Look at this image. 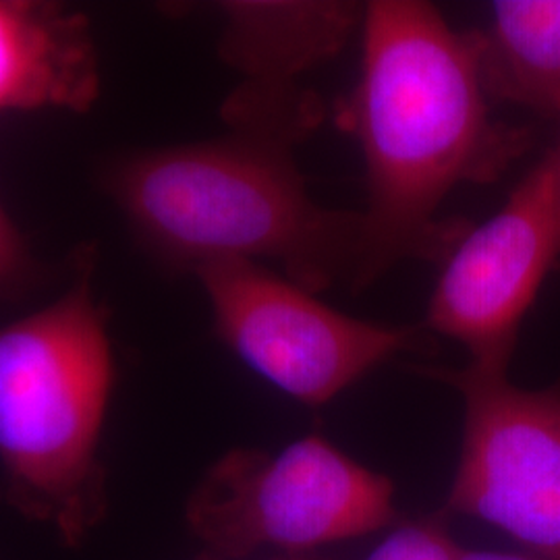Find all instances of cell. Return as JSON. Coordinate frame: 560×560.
Instances as JSON below:
<instances>
[{
  "label": "cell",
  "instance_id": "ba28073f",
  "mask_svg": "<svg viewBox=\"0 0 560 560\" xmlns=\"http://www.w3.org/2000/svg\"><path fill=\"white\" fill-rule=\"evenodd\" d=\"M217 11L222 60L243 78L222 117L231 131L293 148L320 122V104L301 90V78L339 55L365 9L340 0H231Z\"/></svg>",
  "mask_w": 560,
  "mask_h": 560
},
{
  "label": "cell",
  "instance_id": "52a82bcc",
  "mask_svg": "<svg viewBox=\"0 0 560 560\" xmlns=\"http://www.w3.org/2000/svg\"><path fill=\"white\" fill-rule=\"evenodd\" d=\"M560 258V143L520 180L501 210L444 258L425 328L457 340L471 368L506 374L520 328Z\"/></svg>",
  "mask_w": 560,
  "mask_h": 560
},
{
  "label": "cell",
  "instance_id": "4fadbf2b",
  "mask_svg": "<svg viewBox=\"0 0 560 560\" xmlns=\"http://www.w3.org/2000/svg\"><path fill=\"white\" fill-rule=\"evenodd\" d=\"M459 560H541L532 555L513 552H492V550H460Z\"/></svg>",
  "mask_w": 560,
  "mask_h": 560
},
{
  "label": "cell",
  "instance_id": "30bf717a",
  "mask_svg": "<svg viewBox=\"0 0 560 560\" xmlns=\"http://www.w3.org/2000/svg\"><path fill=\"white\" fill-rule=\"evenodd\" d=\"M492 98L560 120V0H501L476 32Z\"/></svg>",
  "mask_w": 560,
  "mask_h": 560
},
{
  "label": "cell",
  "instance_id": "8fae6325",
  "mask_svg": "<svg viewBox=\"0 0 560 560\" xmlns=\"http://www.w3.org/2000/svg\"><path fill=\"white\" fill-rule=\"evenodd\" d=\"M460 548L444 520L413 521L397 527L365 560H459Z\"/></svg>",
  "mask_w": 560,
  "mask_h": 560
},
{
  "label": "cell",
  "instance_id": "5b68a950",
  "mask_svg": "<svg viewBox=\"0 0 560 560\" xmlns=\"http://www.w3.org/2000/svg\"><path fill=\"white\" fill-rule=\"evenodd\" d=\"M222 342L249 370L310 407L339 397L374 368L428 339L416 328L360 320L256 261L198 272Z\"/></svg>",
  "mask_w": 560,
  "mask_h": 560
},
{
  "label": "cell",
  "instance_id": "8992f818",
  "mask_svg": "<svg viewBox=\"0 0 560 560\" xmlns=\"http://www.w3.org/2000/svg\"><path fill=\"white\" fill-rule=\"evenodd\" d=\"M423 372L465 402L446 511L486 521L532 557L560 560V388H520L471 365Z\"/></svg>",
  "mask_w": 560,
  "mask_h": 560
},
{
  "label": "cell",
  "instance_id": "9c48e42d",
  "mask_svg": "<svg viewBox=\"0 0 560 560\" xmlns=\"http://www.w3.org/2000/svg\"><path fill=\"white\" fill-rule=\"evenodd\" d=\"M98 52L85 18L55 2L0 0V117L88 110L98 98Z\"/></svg>",
  "mask_w": 560,
  "mask_h": 560
},
{
  "label": "cell",
  "instance_id": "277c9868",
  "mask_svg": "<svg viewBox=\"0 0 560 560\" xmlns=\"http://www.w3.org/2000/svg\"><path fill=\"white\" fill-rule=\"evenodd\" d=\"M393 483L320 434L277 455L233 451L201 480L187 521L217 552H301L360 538L395 521Z\"/></svg>",
  "mask_w": 560,
  "mask_h": 560
},
{
  "label": "cell",
  "instance_id": "7a4b0ae2",
  "mask_svg": "<svg viewBox=\"0 0 560 560\" xmlns=\"http://www.w3.org/2000/svg\"><path fill=\"white\" fill-rule=\"evenodd\" d=\"M291 150L237 131L148 150L120 164L113 194L141 240L194 272L275 260L312 293L355 284L363 217L312 200Z\"/></svg>",
  "mask_w": 560,
  "mask_h": 560
},
{
  "label": "cell",
  "instance_id": "7c38bea8",
  "mask_svg": "<svg viewBox=\"0 0 560 560\" xmlns=\"http://www.w3.org/2000/svg\"><path fill=\"white\" fill-rule=\"evenodd\" d=\"M25 268V247L18 229L0 208V289L20 277Z\"/></svg>",
  "mask_w": 560,
  "mask_h": 560
},
{
  "label": "cell",
  "instance_id": "6da1fadb",
  "mask_svg": "<svg viewBox=\"0 0 560 560\" xmlns=\"http://www.w3.org/2000/svg\"><path fill=\"white\" fill-rule=\"evenodd\" d=\"M361 25L351 113L368 206L355 289L400 260H444L469 226L439 221L442 201L497 179L527 145L490 115L476 32H455L421 0H374Z\"/></svg>",
  "mask_w": 560,
  "mask_h": 560
},
{
  "label": "cell",
  "instance_id": "3957f363",
  "mask_svg": "<svg viewBox=\"0 0 560 560\" xmlns=\"http://www.w3.org/2000/svg\"><path fill=\"white\" fill-rule=\"evenodd\" d=\"M90 275L83 266L59 300L0 328V465L20 506L69 541L101 515L102 428L115 384Z\"/></svg>",
  "mask_w": 560,
  "mask_h": 560
}]
</instances>
